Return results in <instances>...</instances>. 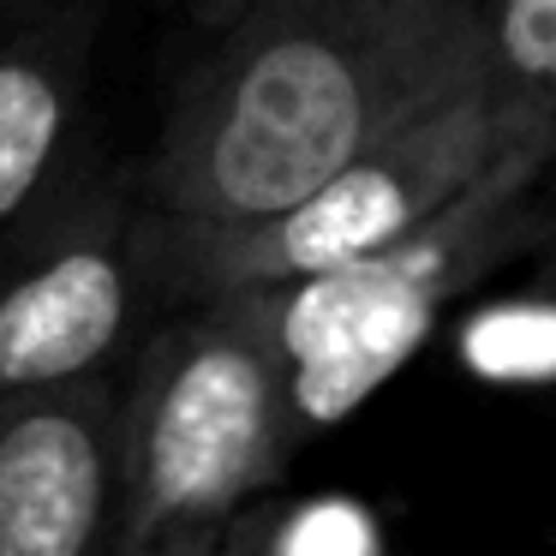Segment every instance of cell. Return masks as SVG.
<instances>
[{
  "instance_id": "52a82bcc",
  "label": "cell",
  "mask_w": 556,
  "mask_h": 556,
  "mask_svg": "<svg viewBox=\"0 0 556 556\" xmlns=\"http://www.w3.org/2000/svg\"><path fill=\"white\" fill-rule=\"evenodd\" d=\"M90 30V7L73 0H25L0 13V257L78 180Z\"/></svg>"
},
{
  "instance_id": "30bf717a",
  "label": "cell",
  "mask_w": 556,
  "mask_h": 556,
  "mask_svg": "<svg viewBox=\"0 0 556 556\" xmlns=\"http://www.w3.org/2000/svg\"><path fill=\"white\" fill-rule=\"evenodd\" d=\"M245 7H252V0H198V18L216 30V25H228L233 13H245Z\"/></svg>"
},
{
  "instance_id": "277c9868",
  "label": "cell",
  "mask_w": 556,
  "mask_h": 556,
  "mask_svg": "<svg viewBox=\"0 0 556 556\" xmlns=\"http://www.w3.org/2000/svg\"><path fill=\"white\" fill-rule=\"evenodd\" d=\"M544 174H551L544 156L515 150L479 186H467L437 222H425L413 240L389 245L353 269H336V276L269 293L300 431L359 407L425 341L448 293L479 281L484 269L503 264L527 240L532 222H539L532 192H539Z\"/></svg>"
},
{
  "instance_id": "ba28073f",
  "label": "cell",
  "mask_w": 556,
  "mask_h": 556,
  "mask_svg": "<svg viewBox=\"0 0 556 556\" xmlns=\"http://www.w3.org/2000/svg\"><path fill=\"white\" fill-rule=\"evenodd\" d=\"M484 90L503 132L556 168V0H484Z\"/></svg>"
},
{
  "instance_id": "9c48e42d",
  "label": "cell",
  "mask_w": 556,
  "mask_h": 556,
  "mask_svg": "<svg viewBox=\"0 0 556 556\" xmlns=\"http://www.w3.org/2000/svg\"><path fill=\"white\" fill-rule=\"evenodd\" d=\"M348 532H359L348 508H305L276 539V556H353L365 539H348Z\"/></svg>"
},
{
  "instance_id": "5b68a950",
  "label": "cell",
  "mask_w": 556,
  "mask_h": 556,
  "mask_svg": "<svg viewBox=\"0 0 556 556\" xmlns=\"http://www.w3.org/2000/svg\"><path fill=\"white\" fill-rule=\"evenodd\" d=\"M132 180L78 174L0 257V401L97 377L150 300L132 257Z\"/></svg>"
},
{
  "instance_id": "6da1fadb",
  "label": "cell",
  "mask_w": 556,
  "mask_h": 556,
  "mask_svg": "<svg viewBox=\"0 0 556 556\" xmlns=\"http://www.w3.org/2000/svg\"><path fill=\"white\" fill-rule=\"evenodd\" d=\"M484 66V0H252L210 30L132 198L168 222H264Z\"/></svg>"
},
{
  "instance_id": "3957f363",
  "label": "cell",
  "mask_w": 556,
  "mask_h": 556,
  "mask_svg": "<svg viewBox=\"0 0 556 556\" xmlns=\"http://www.w3.org/2000/svg\"><path fill=\"white\" fill-rule=\"evenodd\" d=\"M515 138L503 132L479 78L443 97L431 114L401 126L359 162L329 174L300 204L276 210L264 222H168L132 216V257L150 300L210 305L233 293H281L300 281L336 276L389 245L413 240L425 222H437L467 186H479L503 156H515ZM539 156V150H532Z\"/></svg>"
},
{
  "instance_id": "8992f818",
  "label": "cell",
  "mask_w": 556,
  "mask_h": 556,
  "mask_svg": "<svg viewBox=\"0 0 556 556\" xmlns=\"http://www.w3.org/2000/svg\"><path fill=\"white\" fill-rule=\"evenodd\" d=\"M121 395L102 377L0 401V556H114Z\"/></svg>"
},
{
  "instance_id": "7a4b0ae2",
  "label": "cell",
  "mask_w": 556,
  "mask_h": 556,
  "mask_svg": "<svg viewBox=\"0 0 556 556\" xmlns=\"http://www.w3.org/2000/svg\"><path fill=\"white\" fill-rule=\"evenodd\" d=\"M293 443L269 293L180 305L121 395L114 556H216L245 503L281 479Z\"/></svg>"
}]
</instances>
